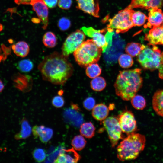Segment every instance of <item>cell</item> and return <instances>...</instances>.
<instances>
[{
	"label": "cell",
	"instance_id": "cell-24",
	"mask_svg": "<svg viewBox=\"0 0 163 163\" xmlns=\"http://www.w3.org/2000/svg\"><path fill=\"white\" fill-rule=\"evenodd\" d=\"M95 128L91 122L83 123L80 126V132L83 136L88 138L93 137L94 134Z\"/></svg>",
	"mask_w": 163,
	"mask_h": 163
},
{
	"label": "cell",
	"instance_id": "cell-7",
	"mask_svg": "<svg viewBox=\"0 0 163 163\" xmlns=\"http://www.w3.org/2000/svg\"><path fill=\"white\" fill-rule=\"evenodd\" d=\"M103 124L107 133L111 146L113 147L123 137L118 118L113 116L109 117L103 121Z\"/></svg>",
	"mask_w": 163,
	"mask_h": 163
},
{
	"label": "cell",
	"instance_id": "cell-31",
	"mask_svg": "<svg viewBox=\"0 0 163 163\" xmlns=\"http://www.w3.org/2000/svg\"><path fill=\"white\" fill-rule=\"evenodd\" d=\"M86 144V141L82 135L75 136L71 141V145L75 150L80 151L83 149Z\"/></svg>",
	"mask_w": 163,
	"mask_h": 163
},
{
	"label": "cell",
	"instance_id": "cell-17",
	"mask_svg": "<svg viewBox=\"0 0 163 163\" xmlns=\"http://www.w3.org/2000/svg\"><path fill=\"white\" fill-rule=\"evenodd\" d=\"M148 22L146 27L150 28L163 24V13L160 8H155L148 9Z\"/></svg>",
	"mask_w": 163,
	"mask_h": 163
},
{
	"label": "cell",
	"instance_id": "cell-43",
	"mask_svg": "<svg viewBox=\"0 0 163 163\" xmlns=\"http://www.w3.org/2000/svg\"><path fill=\"white\" fill-rule=\"evenodd\" d=\"M3 29V27L2 24L0 23V31H1Z\"/></svg>",
	"mask_w": 163,
	"mask_h": 163
},
{
	"label": "cell",
	"instance_id": "cell-25",
	"mask_svg": "<svg viewBox=\"0 0 163 163\" xmlns=\"http://www.w3.org/2000/svg\"><path fill=\"white\" fill-rule=\"evenodd\" d=\"M144 45L135 42L128 43L125 48V51L132 57L137 56L143 48Z\"/></svg>",
	"mask_w": 163,
	"mask_h": 163
},
{
	"label": "cell",
	"instance_id": "cell-30",
	"mask_svg": "<svg viewBox=\"0 0 163 163\" xmlns=\"http://www.w3.org/2000/svg\"><path fill=\"white\" fill-rule=\"evenodd\" d=\"M131 103L133 106L138 110H142L146 106V101L142 96L135 95L131 99Z\"/></svg>",
	"mask_w": 163,
	"mask_h": 163
},
{
	"label": "cell",
	"instance_id": "cell-6",
	"mask_svg": "<svg viewBox=\"0 0 163 163\" xmlns=\"http://www.w3.org/2000/svg\"><path fill=\"white\" fill-rule=\"evenodd\" d=\"M133 10L126 8L119 11L109 20L106 28L107 31L112 32L114 30L117 34L123 33L134 27L131 17Z\"/></svg>",
	"mask_w": 163,
	"mask_h": 163
},
{
	"label": "cell",
	"instance_id": "cell-29",
	"mask_svg": "<svg viewBox=\"0 0 163 163\" xmlns=\"http://www.w3.org/2000/svg\"><path fill=\"white\" fill-rule=\"evenodd\" d=\"M86 73L89 78H94L98 77L101 74V69L97 63L91 64L86 67Z\"/></svg>",
	"mask_w": 163,
	"mask_h": 163
},
{
	"label": "cell",
	"instance_id": "cell-15",
	"mask_svg": "<svg viewBox=\"0 0 163 163\" xmlns=\"http://www.w3.org/2000/svg\"><path fill=\"white\" fill-rule=\"evenodd\" d=\"M163 5V0H132L126 8L129 9L141 8L149 9L155 8H160Z\"/></svg>",
	"mask_w": 163,
	"mask_h": 163
},
{
	"label": "cell",
	"instance_id": "cell-39",
	"mask_svg": "<svg viewBox=\"0 0 163 163\" xmlns=\"http://www.w3.org/2000/svg\"><path fill=\"white\" fill-rule=\"evenodd\" d=\"M47 6L50 8L55 7L58 3V0H43Z\"/></svg>",
	"mask_w": 163,
	"mask_h": 163
},
{
	"label": "cell",
	"instance_id": "cell-3",
	"mask_svg": "<svg viewBox=\"0 0 163 163\" xmlns=\"http://www.w3.org/2000/svg\"><path fill=\"white\" fill-rule=\"evenodd\" d=\"M146 142L143 135L134 133L127 135L117 147V155L120 161L134 160L144 149Z\"/></svg>",
	"mask_w": 163,
	"mask_h": 163
},
{
	"label": "cell",
	"instance_id": "cell-8",
	"mask_svg": "<svg viewBox=\"0 0 163 163\" xmlns=\"http://www.w3.org/2000/svg\"><path fill=\"white\" fill-rule=\"evenodd\" d=\"M85 34L80 30L71 33L67 37L62 47L61 53L68 57L84 41Z\"/></svg>",
	"mask_w": 163,
	"mask_h": 163
},
{
	"label": "cell",
	"instance_id": "cell-14",
	"mask_svg": "<svg viewBox=\"0 0 163 163\" xmlns=\"http://www.w3.org/2000/svg\"><path fill=\"white\" fill-rule=\"evenodd\" d=\"M80 109H66L64 111L63 116L65 119L72 126L79 127L83 123L84 119L82 114L79 112Z\"/></svg>",
	"mask_w": 163,
	"mask_h": 163
},
{
	"label": "cell",
	"instance_id": "cell-44",
	"mask_svg": "<svg viewBox=\"0 0 163 163\" xmlns=\"http://www.w3.org/2000/svg\"><path fill=\"white\" fill-rule=\"evenodd\" d=\"M162 45H163V42H162Z\"/></svg>",
	"mask_w": 163,
	"mask_h": 163
},
{
	"label": "cell",
	"instance_id": "cell-32",
	"mask_svg": "<svg viewBox=\"0 0 163 163\" xmlns=\"http://www.w3.org/2000/svg\"><path fill=\"white\" fill-rule=\"evenodd\" d=\"M34 65L33 62L30 59H26L19 61L17 65L18 69L23 72H28L33 69Z\"/></svg>",
	"mask_w": 163,
	"mask_h": 163
},
{
	"label": "cell",
	"instance_id": "cell-10",
	"mask_svg": "<svg viewBox=\"0 0 163 163\" xmlns=\"http://www.w3.org/2000/svg\"><path fill=\"white\" fill-rule=\"evenodd\" d=\"M81 30L86 35L92 38L95 43L104 51L108 46V43L105 35L103 33L105 32L107 28L101 30H97L92 27H83Z\"/></svg>",
	"mask_w": 163,
	"mask_h": 163
},
{
	"label": "cell",
	"instance_id": "cell-2",
	"mask_svg": "<svg viewBox=\"0 0 163 163\" xmlns=\"http://www.w3.org/2000/svg\"><path fill=\"white\" fill-rule=\"evenodd\" d=\"M141 74L139 68L120 71L114 85L116 95L124 101L131 100L142 86Z\"/></svg>",
	"mask_w": 163,
	"mask_h": 163
},
{
	"label": "cell",
	"instance_id": "cell-37",
	"mask_svg": "<svg viewBox=\"0 0 163 163\" xmlns=\"http://www.w3.org/2000/svg\"><path fill=\"white\" fill-rule=\"evenodd\" d=\"M95 101L94 99L91 97L86 98L83 101V106L86 110H90L93 108L95 106Z\"/></svg>",
	"mask_w": 163,
	"mask_h": 163
},
{
	"label": "cell",
	"instance_id": "cell-18",
	"mask_svg": "<svg viewBox=\"0 0 163 163\" xmlns=\"http://www.w3.org/2000/svg\"><path fill=\"white\" fill-rule=\"evenodd\" d=\"M80 158V155L74 148L63 149L57 157L56 161L58 163H75L77 162Z\"/></svg>",
	"mask_w": 163,
	"mask_h": 163
},
{
	"label": "cell",
	"instance_id": "cell-27",
	"mask_svg": "<svg viewBox=\"0 0 163 163\" xmlns=\"http://www.w3.org/2000/svg\"><path fill=\"white\" fill-rule=\"evenodd\" d=\"M131 19L134 26L142 25L147 19V17L143 13L133 10L131 14Z\"/></svg>",
	"mask_w": 163,
	"mask_h": 163
},
{
	"label": "cell",
	"instance_id": "cell-34",
	"mask_svg": "<svg viewBox=\"0 0 163 163\" xmlns=\"http://www.w3.org/2000/svg\"><path fill=\"white\" fill-rule=\"evenodd\" d=\"M33 156L35 160L38 162H41L44 161L46 157L45 150L42 148L35 149L32 152Z\"/></svg>",
	"mask_w": 163,
	"mask_h": 163
},
{
	"label": "cell",
	"instance_id": "cell-1",
	"mask_svg": "<svg viewBox=\"0 0 163 163\" xmlns=\"http://www.w3.org/2000/svg\"><path fill=\"white\" fill-rule=\"evenodd\" d=\"M67 58L56 51L46 56L37 67L43 79L54 85L64 84L73 71Z\"/></svg>",
	"mask_w": 163,
	"mask_h": 163
},
{
	"label": "cell",
	"instance_id": "cell-16",
	"mask_svg": "<svg viewBox=\"0 0 163 163\" xmlns=\"http://www.w3.org/2000/svg\"><path fill=\"white\" fill-rule=\"evenodd\" d=\"M145 39L149 44L162 45L163 42V24L153 27L145 35Z\"/></svg>",
	"mask_w": 163,
	"mask_h": 163
},
{
	"label": "cell",
	"instance_id": "cell-42",
	"mask_svg": "<svg viewBox=\"0 0 163 163\" xmlns=\"http://www.w3.org/2000/svg\"><path fill=\"white\" fill-rule=\"evenodd\" d=\"M58 93L59 95L61 96L63 94V91L62 90H60L59 91Z\"/></svg>",
	"mask_w": 163,
	"mask_h": 163
},
{
	"label": "cell",
	"instance_id": "cell-23",
	"mask_svg": "<svg viewBox=\"0 0 163 163\" xmlns=\"http://www.w3.org/2000/svg\"><path fill=\"white\" fill-rule=\"evenodd\" d=\"M21 129L15 135L14 137L16 140L25 139L29 137L31 133V128L27 120L23 118L21 121Z\"/></svg>",
	"mask_w": 163,
	"mask_h": 163
},
{
	"label": "cell",
	"instance_id": "cell-28",
	"mask_svg": "<svg viewBox=\"0 0 163 163\" xmlns=\"http://www.w3.org/2000/svg\"><path fill=\"white\" fill-rule=\"evenodd\" d=\"M91 88L94 91H100L103 90L106 85L105 79L101 77L94 78L90 82Z\"/></svg>",
	"mask_w": 163,
	"mask_h": 163
},
{
	"label": "cell",
	"instance_id": "cell-12",
	"mask_svg": "<svg viewBox=\"0 0 163 163\" xmlns=\"http://www.w3.org/2000/svg\"><path fill=\"white\" fill-rule=\"evenodd\" d=\"M77 8L84 12L98 18L100 8L99 0H76Z\"/></svg>",
	"mask_w": 163,
	"mask_h": 163
},
{
	"label": "cell",
	"instance_id": "cell-26",
	"mask_svg": "<svg viewBox=\"0 0 163 163\" xmlns=\"http://www.w3.org/2000/svg\"><path fill=\"white\" fill-rule=\"evenodd\" d=\"M42 41L46 47L53 48L57 44V39L54 33L50 31H48L44 35Z\"/></svg>",
	"mask_w": 163,
	"mask_h": 163
},
{
	"label": "cell",
	"instance_id": "cell-13",
	"mask_svg": "<svg viewBox=\"0 0 163 163\" xmlns=\"http://www.w3.org/2000/svg\"><path fill=\"white\" fill-rule=\"evenodd\" d=\"M13 81L15 88L23 92H28L32 89L33 79L29 75L18 73L13 76Z\"/></svg>",
	"mask_w": 163,
	"mask_h": 163
},
{
	"label": "cell",
	"instance_id": "cell-5",
	"mask_svg": "<svg viewBox=\"0 0 163 163\" xmlns=\"http://www.w3.org/2000/svg\"><path fill=\"white\" fill-rule=\"evenodd\" d=\"M102 50L92 39L84 41L73 52L75 61L81 67L86 68L99 60Z\"/></svg>",
	"mask_w": 163,
	"mask_h": 163
},
{
	"label": "cell",
	"instance_id": "cell-9",
	"mask_svg": "<svg viewBox=\"0 0 163 163\" xmlns=\"http://www.w3.org/2000/svg\"><path fill=\"white\" fill-rule=\"evenodd\" d=\"M123 132L127 135L134 133L137 129L136 122L133 113L130 110H123L117 117Z\"/></svg>",
	"mask_w": 163,
	"mask_h": 163
},
{
	"label": "cell",
	"instance_id": "cell-41",
	"mask_svg": "<svg viewBox=\"0 0 163 163\" xmlns=\"http://www.w3.org/2000/svg\"><path fill=\"white\" fill-rule=\"evenodd\" d=\"M4 86L3 82L0 79V92H1L4 88Z\"/></svg>",
	"mask_w": 163,
	"mask_h": 163
},
{
	"label": "cell",
	"instance_id": "cell-45",
	"mask_svg": "<svg viewBox=\"0 0 163 163\" xmlns=\"http://www.w3.org/2000/svg\"></svg>",
	"mask_w": 163,
	"mask_h": 163
},
{
	"label": "cell",
	"instance_id": "cell-35",
	"mask_svg": "<svg viewBox=\"0 0 163 163\" xmlns=\"http://www.w3.org/2000/svg\"><path fill=\"white\" fill-rule=\"evenodd\" d=\"M57 25L61 30L64 31L70 28L71 25V22L67 18L63 17L59 20Z\"/></svg>",
	"mask_w": 163,
	"mask_h": 163
},
{
	"label": "cell",
	"instance_id": "cell-4",
	"mask_svg": "<svg viewBox=\"0 0 163 163\" xmlns=\"http://www.w3.org/2000/svg\"><path fill=\"white\" fill-rule=\"evenodd\" d=\"M143 45L137 60L144 69L153 71L157 70L158 75L163 79V51L155 45Z\"/></svg>",
	"mask_w": 163,
	"mask_h": 163
},
{
	"label": "cell",
	"instance_id": "cell-20",
	"mask_svg": "<svg viewBox=\"0 0 163 163\" xmlns=\"http://www.w3.org/2000/svg\"><path fill=\"white\" fill-rule=\"evenodd\" d=\"M152 105L156 114L163 117V89L158 90L154 94Z\"/></svg>",
	"mask_w": 163,
	"mask_h": 163
},
{
	"label": "cell",
	"instance_id": "cell-11",
	"mask_svg": "<svg viewBox=\"0 0 163 163\" xmlns=\"http://www.w3.org/2000/svg\"><path fill=\"white\" fill-rule=\"evenodd\" d=\"M30 5L43 24L42 28L46 29L48 24V10L43 0H32Z\"/></svg>",
	"mask_w": 163,
	"mask_h": 163
},
{
	"label": "cell",
	"instance_id": "cell-19",
	"mask_svg": "<svg viewBox=\"0 0 163 163\" xmlns=\"http://www.w3.org/2000/svg\"><path fill=\"white\" fill-rule=\"evenodd\" d=\"M32 131L34 137L38 138L43 143L48 142L53 134V131L52 129L46 127L43 125L34 126Z\"/></svg>",
	"mask_w": 163,
	"mask_h": 163
},
{
	"label": "cell",
	"instance_id": "cell-38",
	"mask_svg": "<svg viewBox=\"0 0 163 163\" xmlns=\"http://www.w3.org/2000/svg\"><path fill=\"white\" fill-rule=\"evenodd\" d=\"M72 3V0H58V5L60 8L66 10L70 8Z\"/></svg>",
	"mask_w": 163,
	"mask_h": 163
},
{
	"label": "cell",
	"instance_id": "cell-40",
	"mask_svg": "<svg viewBox=\"0 0 163 163\" xmlns=\"http://www.w3.org/2000/svg\"><path fill=\"white\" fill-rule=\"evenodd\" d=\"M32 0H14L15 3L18 5H30Z\"/></svg>",
	"mask_w": 163,
	"mask_h": 163
},
{
	"label": "cell",
	"instance_id": "cell-21",
	"mask_svg": "<svg viewBox=\"0 0 163 163\" xmlns=\"http://www.w3.org/2000/svg\"><path fill=\"white\" fill-rule=\"evenodd\" d=\"M109 110L105 104L101 103L95 105L92 110V115L96 120L103 121L107 117Z\"/></svg>",
	"mask_w": 163,
	"mask_h": 163
},
{
	"label": "cell",
	"instance_id": "cell-33",
	"mask_svg": "<svg viewBox=\"0 0 163 163\" xmlns=\"http://www.w3.org/2000/svg\"><path fill=\"white\" fill-rule=\"evenodd\" d=\"M118 60L120 66L123 68H129L132 66L133 63L132 56L128 54L121 55L119 57Z\"/></svg>",
	"mask_w": 163,
	"mask_h": 163
},
{
	"label": "cell",
	"instance_id": "cell-36",
	"mask_svg": "<svg viewBox=\"0 0 163 163\" xmlns=\"http://www.w3.org/2000/svg\"><path fill=\"white\" fill-rule=\"evenodd\" d=\"M52 105L56 108H60L64 105L65 101L61 95L56 96L52 99Z\"/></svg>",
	"mask_w": 163,
	"mask_h": 163
},
{
	"label": "cell",
	"instance_id": "cell-22",
	"mask_svg": "<svg viewBox=\"0 0 163 163\" xmlns=\"http://www.w3.org/2000/svg\"><path fill=\"white\" fill-rule=\"evenodd\" d=\"M12 49L14 54L18 56L24 57L27 56L30 51L28 44L25 42L20 41L12 45Z\"/></svg>",
	"mask_w": 163,
	"mask_h": 163
}]
</instances>
